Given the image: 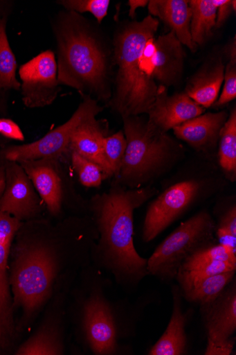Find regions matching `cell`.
Here are the masks:
<instances>
[{
  "label": "cell",
  "instance_id": "cell-3",
  "mask_svg": "<svg viewBox=\"0 0 236 355\" xmlns=\"http://www.w3.org/2000/svg\"><path fill=\"white\" fill-rule=\"evenodd\" d=\"M122 119L127 148L116 182L128 189L152 185L176 167L184 155L183 149L140 116Z\"/></svg>",
  "mask_w": 236,
  "mask_h": 355
},
{
  "label": "cell",
  "instance_id": "cell-25",
  "mask_svg": "<svg viewBox=\"0 0 236 355\" xmlns=\"http://www.w3.org/2000/svg\"><path fill=\"white\" fill-rule=\"evenodd\" d=\"M6 18L0 19V89H16L21 83L16 78L17 63L8 41Z\"/></svg>",
  "mask_w": 236,
  "mask_h": 355
},
{
  "label": "cell",
  "instance_id": "cell-19",
  "mask_svg": "<svg viewBox=\"0 0 236 355\" xmlns=\"http://www.w3.org/2000/svg\"><path fill=\"white\" fill-rule=\"evenodd\" d=\"M149 11L170 26L179 41L194 51L197 45L190 34L192 12L189 1L185 0H153L149 2Z\"/></svg>",
  "mask_w": 236,
  "mask_h": 355
},
{
  "label": "cell",
  "instance_id": "cell-9",
  "mask_svg": "<svg viewBox=\"0 0 236 355\" xmlns=\"http://www.w3.org/2000/svg\"><path fill=\"white\" fill-rule=\"evenodd\" d=\"M199 306L208 336L205 354H231L235 343L236 277L216 299Z\"/></svg>",
  "mask_w": 236,
  "mask_h": 355
},
{
  "label": "cell",
  "instance_id": "cell-18",
  "mask_svg": "<svg viewBox=\"0 0 236 355\" xmlns=\"http://www.w3.org/2000/svg\"><path fill=\"white\" fill-rule=\"evenodd\" d=\"M172 293L173 311L170 321L163 335L148 352L149 355H183L187 352L188 313L183 311V296L179 285L172 286Z\"/></svg>",
  "mask_w": 236,
  "mask_h": 355
},
{
  "label": "cell",
  "instance_id": "cell-39",
  "mask_svg": "<svg viewBox=\"0 0 236 355\" xmlns=\"http://www.w3.org/2000/svg\"><path fill=\"white\" fill-rule=\"evenodd\" d=\"M6 182V168H1L0 169V198H1L5 189Z\"/></svg>",
  "mask_w": 236,
  "mask_h": 355
},
{
  "label": "cell",
  "instance_id": "cell-28",
  "mask_svg": "<svg viewBox=\"0 0 236 355\" xmlns=\"http://www.w3.org/2000/svg\"><path fill=\"white\" fill-rule=\"evenodd\" d=\"M127 141L122 132L107 137L104 142L105 157L112 170L114 177L118 176L126 151Z\"/></svg>",
  "mask_w": 236,
  "mask_h": 355
},
{
  "label": "cell",
  "instance_id": "cell-17",
  "mask_svg": "<svg viewBox=\"0 0 236 355\" xmlns=\"http://www.w3.org/2000/svg\"><path fill=\"white\" fill-rule=\"evenodd\" d=\"M106 135L96 117L82 123L73 135L69 148L98 166L107 178L114 177L105 157L104 142Z\"/></svg>",
  "mask_w": 236,
  "mask_h": 355
},
{
  "label": "cell",
  "instance_id": "cell-23",
  "mask_svg": "<svg viewBox=\"0 0 236 355\" xmlns=\"http://www.w3.org/2000/svg\"><path fill=\"white\" fill-rule=\"evenodd\" d=\"M190 34L197 45L203 44L212 35L216 26L217 6L216 0H191Z\"/></svg>",
  "mask_w": 236,
  "mask_h": 355
},
{
  "label": "cell",
  "instance_id": "cell-35",
  "mask_svg": "<svg viewBox=\"0 0 236 355\" xmlns=\"http://www.w3.org/2000/svg\"><path fill=\"white\" fill-rule=\"evenodd\" d=\"M0 134L10 139L20 141L24 140V137L20 128L10 119H0Z\"/></svg>",
  "mask_w": 236,
  "mask_h": 355
},
{
  "label": "cell",
  "instance_id": "cell-27",
  "mask_svg": "<svg viewBox=\"0 0 236 355\" xmlns=\"http://www.w3.org/2000/svg\"><path fill=\"white\" fill-rule=\"evenodd\" d=\"M73 167L81 184L87 187H98L107 179L101 168L75 152H71Z\"/></svg>",
  "mask_w": 236,
  "mask_h": 355
},
{
  "label": "cell",
  "instance_id": "cell-37",
  "mask_svg": "<svg viewBox=\"0 0 236 355\" xmlns=\"http://www.w3.org/2000/svg\"><path fill=\"white\" fill-rule=\"evenodd\" d=\"M215 236L217 243L236 253V236L225 230L216 229Z\"/></svg>",
  "mask_w": 236,
  "mask_h": 355
},
{
  "label": "cell",
  "instance_id": "cell-12",
  "mask_svg": "<svg viewBox=\"0 0 236 355\" xmlns=\"http://www.w3.org/2000/svg\"><path fill=\"white\" fill-rule=\"evenodd\" d=\"M86 338L95 354H114L118 349V334L112 309L101 295H92L84 308Z\"/></svg>",
  "mask_w": 236,
  "mask_h": 355
},
{
  "label": "cell",
  "instance_id": "cell-2",
  "mask_svg": "<svg viewBox=\"0 0 236 355\" xmlns=\"http://www.w3.org/2000/svg\"><path fill=\"white\" fill-rule=\"evenodd\" d=\"M69 14L61 18L55 29L58 83L107 100L105 53L80 17L75 12Z\"/></svg>",
  "mask_w": 236,
  "mask_h": 355
},
{
  "label": "cell",
  "instance_id": "cell-1",
  "mask_svg": "<svg viewBox=\"0 0 236 355\" xmlns=\"http://www.w3.org/2000/svg\"><path fill=\"white\" fill-rule=\"evenodd\" d=\"M159 191L152 184L128 189L114 182L110 191L91 200V211L100 236L96 253L119 279L138 284L147 276V259L133 243L134 212Z\"/></svg>",
  "mask_w": 236,
  "mask_h": 355
},
{
  "label": "cell",
  "instance_id": "cell-20",
  "mask_svg": "<svg viewBox=\"0 0 236 355\" xmlns=\"http://www.w3.org/2000/svg\"><path fill=\"white\" fill-rule=\"evenodd\" d=\"M236 270L194 278L179 273L176 277L181 295L186 301L199 306L216 299L235 277Z\"/></svg>",
  "mask_w": 236,
  "mask_h": 355
},
{
  "label": "cell",
  "instance_id": "cell-26",
  "mask_svg": "<svg viewBox=\"0 0 236 355\" xmlns=\"http://www.w3.org/2000/svg\"><path fill=\"white\" fill-rule=\"evenodd\" d=\"M62 345L55 335L49 330H44L32 337L17 352V354H61Z\"/></svg>",
  "mask_w": 236,
  "mask_h": 355
},
{
  "label": "cell",
  "instance_id": "cell-13",
  "mask_svg": "<svg viewBox=\"0 0 236 355\" xmlns=\"http://www.w3.org/2000/svg\"><path fill=\"white\" fill-rule=\"evenodd\" d=\"M6 187L0 198V211L19 220L30 218L39 212L41 204L31 181L17 162L8 161Z\"/></svg>",
  "mask_w": 236,
  "mask_h": 355
},
{
  "label": "cell",
  "instance_id": "cell-14",
  "mask_svg": "<svg viewBox=\"0 0 236 355\" xmlns=\"http://www.w3.org/2000/svg\"><path fill=\"white\" fill-rule=\"evenodd\" d=\"M205 108L194 103L186 93L168 96L165 87H158L154 103L147 114L148 125L167 133L185 121L204 114Z\"/></svg>",
  "mask_w": 236,
  "mask_h": 355
},
{
  "label": "cell",
  "instance_id": "cell-4",
  "mask_svg": "<svg viewBox=\"0 0 236 355\" xmlns=\"http://www.w3.org/2000/svg\"><path fill=\"white\" fill-rule=\"evenodd\" d=\"M157 19L149 15L125 27L116 40L118 66L116 93L111 104L122 116L147 114L155 101L158 87L142 73L139 60L147 42L155 36Z\"/></svg>",
  "mask_w": 236,
  "mask_h": 355
},
{
  "label": "cell",
  "instance_id": "cell-10",
  "mask_svg": "<svg viewBox=\"0 0 236 355\" xmlns=\"http://www.w3.org/2000/svg\"><path fill=\"white\" fill-rule=\"evenodd\" d=\"M23 101L29 108L51 105L60 91L55 53L46 51L24 64L19 69Z\"/></svg>",
  "mask_w": 236,
  "mask_h": 355
},
{
  "label": "cell",
  "instance_id": "cell-22",
  "mask_svg": "<svg viewBox=\"0 0 236 355\" xmlns=\"http://www.w3.org/2000/svg\"><path fill=\"white\" fill-rule=\"evenodd\" d=\"M10 246L0 244V349L7 346L14 332L12 299L8 275Z\"/></svg>",
  "mask_w": 236,
  "mask_h": 355
},
{
  "label": "cell",
  "instance_id": "cell-36",
  "mask_svg": "<svg viewBox=\"0 0 236 355\" xmlns=\"http://www.w3.org/2000/svg\"><path fill=\"white\" fill-rule=\"evenodd\" d=\"M216 4L217 6L216 26L221 27L233 10L232 1L230 0H216Z\"/></svg>",
  "mask_w": 236,
  "mask_h": 355
},
{
  "label": "cell",
  "instance_id": "cell-21",
  "mask_svg": "<svg viewBox=\"0 0 236 355\" xmlns=\"http://www.w3.org/2000/svg\"><path fill=\"white\" fill-rule=\"evenodd\" d=\"M224 77V66L219 60L210 69L195 76L186 88V94L199 106L209 108L217 100Z\"/></svg>",
  "mask_w": 236,
  "mask_h": 355
},
{
  "label": "cell",
  "instance_id": "cell-24",
  "mask_svg": "<svg viewBox=\"0 0 236 355\" xmlns=\"http://www.w3.org/2000/svg\"><path fill=\"white\" fill-rule=\"evenodd\" d=\"M219 164L227 181L236 180V110L230 111L219 137Z\"/></svg>",
  "mask_w": 236,
  "mask_h": 355
},
{
  "label": "cell",
  "instance_id": "cell-6",
  "mask_svg": "<svg viewBox=\"0 0 236 355\" xmlns=\"http://www.w3.org/2000/svg\"><path fill=\"white\" fill-rule=\"evenodd\" d=\"M215 218L201 210L182 223L147 259L149 274L164 282L176 279L185 263L197 251L217 243Z\"/></svg>",
  "mask_w": 236,
  "mask_h": 355
},
{
  "label": "cell",
  "instance_id": "cell-31",
  "mask_svg": "<svg viewBox=\"0 0 236 355\" xmlns=\"http://www.w3.org/2000/svg\"><path fill=\"white\" fill-rule=\"evenodd\" d=\"M212 261H222L236 264V253L217 243L197 251L185 263Z\"/></svg>",
  "mask_w": 236,
  "mask_h": 355
},
{
  "label": "cell",
  "instance_id": "cell-7",
  "mask_svg": "<svg viewBox=\"0 0 236 355\" xmlns=\"http://www.w3.org/2000/svg\"><path fill=\"white\" fill-rule=\"evenodd\" d=\"M56 269L55 257L48 247L35 244L20 248L10 281L15 305L27 313L41 307L51 292Z\"/></svg>",
  "mask_w": 236,
  "mask_h": 355
},
{
  "label": "cell",
  "instance_id": "cell-5",
  "mask_svg": "<svg viewBox=\"0 0 236 355\" xmlns=\"http://www.w3.org/2000/svg\"><path fill=\"white\" fill-rule=\"evenodd\" d=\"M227 182L221 171L210 166L182 173L149 205L143 225V241L149 243L155 239L194 207L223 191Z\"/></svg>",
  "mask_w": 236,
  "mask_h": 355
},
{
  "label": "cell",
  "instance_id": "cell-15",
  "mask_svg": "<svg viewBox=\"0 0 236 355\" xmlns=\"http://www.w3.org/2000/svg\"><path fill=\"white\" fill-rule=\"evenodd\" d=\"M228 114L225 111L202 114L173 128L175 136L198 152L208 153L219 139Z\"/></svg>",
  "mask_w": 236,
  "mask_h": 355
},
{
  "label": "cell",
  "instance_id": "cell-11",
  "mask_svg": "<svg viewBox=\"0 0 236 355\" xmlns=\"http://www.w3.org/2000/svg\"><path fill=\"white\" fill-rule=\"evenodd\" d=\"M184 59L181 43L174 32L150 38L141 53L139 66L143 75L149 81L170 85L180 76Z\"/></svg>",
  "mask_w": 236,
  "mask_h": 355
},
{
  "label": "cell",
  "instance_id": "cell-32",
  "mask_svg": "<svg viewBox=\"0 0 236 355\" xmlns=\"http://www.w3.org/2000/svg\"><path fill=\"white\" fill-rule=\"evenodd\" d=\"M236 56L235 46L230 52V59L226 71H224V88L219 100L215 102L213 106L221 107L226 105L236 98Z\"/></svg>",
  "mask_w": 236,
  "mask_h": 355
},
{
  "label": "cell",
  "instance_id": "cell-30",
  "mask_svg": "<svg viewBox=\"0 0 236 355\" xmlns=\"http://www.w3.org/2000/svg\"><path fill=\"white\" fill-rule=\"evenodd\" d=\"M61 4L70 12L75 13L89 12L98 21L102 22L108 15L109 0H66Z\"/></svg>",
  "mask_w": 236,
  "mask_h": 355
},
{
  "label": "cell",
  "instance_id": "cell-16",
  "mask_svg": "<svg viewBox=\"0 0 236 355\" xmlns=\"http://www.w3.org/2000/svg\"><path fill=\"white\" fill-rule=\"evenodd\" d=\"M57 159L46 157L18 163L54 215L60 213L62 200L61 180L55 167Z\"/></svg>",
  "mask_w": 236,
  "mask_h": 355
},
{
  "label": "cell",
  "instance_id": "cell-29",
  "mask_svg": "<svg viewBox=\"0 0 236 355\" xmlns=\"http://www.w3.org/2000/svg\"><path fill=\"white\" fill-rule=\"evenodd\" d=\"M235 270L236 264L228 262L186 263L182 266L178 274H183L190 277L201 278Z\"/></svg>",
  "mask_w": 236,
  "mask_h": 355
},
{
  "label": "cell",
  "instance_id": "cell-8",
  "mask_svg": "<svg viewBox=\"0 0 236 355\" xmlns=\"http://www.w3.org/2000/svg\"><path fill=\"white\" fill-rule=\"evenodd\" d=\"M103 108L85 95L73 116L63 125L53 129L40 140L22 146L10 147L1 153L0 157L20 163L46 157L58 158L67 148L76 129L87 120L96 117Z\"/></svg>",
  "mask_w": 236,
  "mask_h": 355
},
{
  "label": "cell",
  "instance_id": "cell-38",
  "mask_svg": "<svg viewBox=\"0 0 236 355\" xmlns=\"http://www.w3.org/2000/svg\"><path fill=\"white\" fill-rule=\"evenodd\" d=\"M149 4L147 0H130L129 1V16L133 17L136 15V10L140 8H145Z\"/></svg>",
  "mask_w": 236,
  "mask_h": 355
},
{
  "label": "cell",
  "instance_id": "cell-33",
  "mask_svg": "<svg viewBox=\"0 0 236 355\" xmlns=\"http://www.w3.org/2000/svg\"><path fill=\"white\" fill-rule=\"evenodd\" d=\"M217 216V229L225 230L236 236L235 198L226 199L219 203L215 209Z\"/></svg>",
  "mask_w": 236,
  "mask_h": 355
},
{
  "label": "cell",
  "instance_id": "cell-34",
  "mask_svg": "<svg viewBox=\"0 0 236 355\" xmlns=\"http://www.w3.org/2000/svg\"><path fill=\"white\" fill-rule=\"evenodd\" d=\"M21 227V220L8 213L0 211V244L11 245Z\"/></svg>",
  "mask_w": 236,
  "mask_h": 355
}]
</instances>
